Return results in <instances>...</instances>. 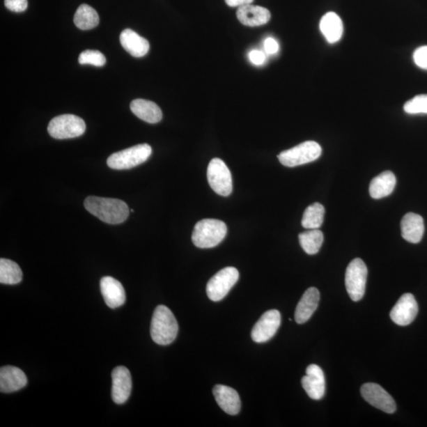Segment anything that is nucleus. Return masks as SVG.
<instances>
[{
	"instance_id": "nucleus-1",
	"label": "nucleus",
	"mask_w": 427,
	"mask_h": 427,
	"mask_svg": "<svg viewBox=\"0 0 427 427\" xmlns=\"http://www.w3.org/2000/svg\"><path fill=\"white\" fill-rule=\"evenodd\" d=\"M85 208L93 215L109 224H120L130 215L127 203L118 199L89 196L84 202Z\"/></svg>"
},
{
	"instance_id": "nucleus-2",
	"label": "nucleus",
	"mask_w": 427,
	"mask_h": 427,
	"mask_svg": "<svg viewBox=\"0 0 427 427\" xmlns=\"http://www.w3.org/2000/svg\"><path fill=\"white\" fill-rule=\"evenodd\" d=\"M178 324L171 310L165 306H157L152 318L150 335L157 344L166 346L172 343L178 334Z\"/></svg>"
},
{
	"instance_id": "nucleus-3",
	"label": "nucleus",
	"mask_w": 427,
	"mask_h": 427,
	"mask_svg": "<svg viewBox=\"0 0 427 427\" xmlns=\"http://www.w3.org/2000/svg\"><path fill=\"white\" fill-rule=\"evenodd\" d=\"M225 222L212 219L198 222L193 230L192 240L196 247L210 249L217 247L226 236Z\"/></svg>"
},
{
	"instance_id": "nucleus-4",
	"label": "nucleus",
	"mask_w": 427,
	"mask_h": 427,
	"mask_svg": "<svg viewBox=\"0 0 427 427\" xmlns=\"http://www.w3.org/2000/svg\"><path fill=\"white\" fill-rule=\"evenodd\" d=\"M152 153V148L147 143L116 152L109 157L107 165L114 169H130L141 165L147 161Z\"/></svg>"
},
{
	"instance_id": "nucleus-5",
	"label": "nucleus",
	"mask_w": 427,
	"mask_h": 427,
	"mask_svg": "<svg viewBox=\"0 0 427 427\" xmlns=\"http://www.w3.org/2000/svg\"><path fill=\"white\" fill-rule=\"evenodd\" d=\"M321 154L323 148L317 142L306 141L281 152L278 159L284 166L295 167L318 160Z\"/></svg>"
},
{
	"instance_id": "nucleus-6",
	"label": "nucleus",
	"mask_w": 427,
	"mask_h": 427,
	"mask_svg": "<svg viewBox=\"0 0 427 427\" xmlns=\"http://www.w3.org/2000/svg\"><path fill=\"white\" fill-rule=\"evenodd\" d=\"M86 127L84 121L79 116L65 114L52 119L48 126V132L52 138L66 139L81 137L84 134Z\"/></svg>"
},
{
	"instance_id": "nucleus-7",
	"label": "nucleus",
	"mask_w": 427,
	"mask_h": 427,
	"mask_svg": "<svg viewBox=\"0 0 427 427\" xmlns=\"http://www.w3.org/2000/svg\"><path fill=\"white\" fill-rule=\"evenodd\" d=\"M367 267L360 258L350 263L345 274V285L352 300L359 302L364 297L367 281Z\"/></svg>"
},
{
	"instance_id": "nucleus-8",
	"label": "nucleus",
	"mask_w": 427,
	"mask_h": 427,
	"mask_svg": "<svg viewBox=\"0 0 427 427\" xmlns=\"http://www.w3.org/2000/svg\"><path fill=\"white\" fill-rule=\"evenodd\" d=\"M239 279L238 269L227 267L222 269L209 280L207 285V295L210 300L219 302L229 293Z\"/></svg>"
},
{
	"instance_id": "nucleus-9",
	"label": "nucleus",
	"mask_w": 427,
	"mask_h": 427,
	"mask_svg": "<svg viewBox=\"0 0 427 427\" xmlns=\"http://www.w3.org/2000/svg\"><path fill=\"white\" fill-rule=\"evenodd\" d=\"M208 180L210 188L222 196H230L233 192L232 175L226 163L220 159H213L208 168Z\"/></svg>"
},
{
	"instance_id": "nucleus-10",
	"label": "nucleus",
	"mask_w": 427,
	"mask_h": 427,
	"mask_svg": "<svg viewBox=\"0 0 427 427\" xmlns=\"http://www.w3.org/2000/svg\"><path fill=\"white\" fill-rule=\"evenodd\" d=\"M361 394L366 402L379 410L388 414H393L396 410L394 398L381 385L375 383L362 385Z\"/></svg>"
},
{
	"instance_id": "nucleus-11",
	"label": "nucleus",
	"mask_w": 427,
	"mask_h": 427,
	"mask_svg": "<svg viewBox=\"0 0 427 427\" xmlns=\"http://www.w3.org/2000/svg\"><path fill=\"white\" fill-rule=\"evenodd\" d=\"M280 325L281 314L278 310H268L254 325L251 332V339L258 343L270 341L277 334Z\"/></svg>"
},
{
	"instance_id": "nucleus-12",
	"label": "nucleus",
	"mask_w": 427,
	"mask_h": 427,
	"mask_svg": "<svg viewBox=\"0 0 427 427\" xmlns=\"http://www.w3.org/2000/svg\"><path fill=\"white\" fill-rule=\"evenodd\" d=\"M419 312V306L413 295H403L396 305L391 309L390 318L394 323L400 326H407L413 323Z\"/></svg>"
},
{
	"instance_id": "nucleus-13",
	"label": "nucleus",
	"mask_w": 427,
	"mask_h": 427,
	"mask_svg": "<svg viewBox=\"0 0 427 427\" xmlns=\"http://www.w3.org/2000/svg\"><path fill=\"white\" fill-rule=\"evenodd\" d=\"M302 385L311 399H323L325 394V378L323 368L318 365H309L306 368V375L302 379Z\"/></svg>"
},
{
	"instance_id": "nucleus-14",
	"label": "nucleus",
	"mask_w": 427,
	"mask_h": 427,
	"mask_svg": "<svg viewBox=\"0 0 427 427\" xmlns=\"http://www.w3.org/2000/svg\"><path fill=\"white\" fill-rule=\"evenodd\" d=\"M112 379L113 401L118 405H123L131 395L132 387L131 373L125 366H118L112 373Z\"/></svg>"
},
{
	"instance_id": "nucleus-15",
	"label": "nucleus",
	"mask_w": 427,
	"mask_h": 427,
	"mask_svg": "<svg viewBox=\"0 0 427 427\" xmlns=\"http://www.w3.org/2000/svg\"><path fill=\"white\" fill-rule=\"evenodd\" d=\"M100 288L104 300L109 308L116 309L124 305L126 301L125 290L118 280L110 277H103Z\"/></svg>"
},
{
	"instance_id": "nucleus-16",
	"label": "nucleus",
	"mask_w": 427,
	"mask_h": 427,
	"mask_svg": "<svg viewBox=\"0 0 427 427\" xmlns=\"http://www.w3.org/2000/svg\"><path fill=\"white\" fill-rule=\"evenodd\" d=\"M27 378L20 368L11 366H3L0 370V391L3 394L14 393L24 388Z\"/></svg>"
},
{
	"instance_id": "nucleus-17",
	"label": "nucleus",
	"mask_w": 427,
	"mask_h": 427,
	"mask_svg": "<svg viewBox=\"0 0 427 427\" xmlns=\"http://www.w3.org/2000/svg\"><path fill=\"white\" fill-rule=\"evenodd\" d=\"M237 17L242 24L255 27L267 24L271 20V13L267 8L249 4L238 8Z\"/></svg>"
},
{
	"instance_id": "nucleus-18",
	"label": "nucleus",
	"mask_w": 427,
	"mask_h": 427,
	"mask_svg": "<svg viewBox=\"0 0 427 427\" xmlns=\"http://www.w3.org/2000/svg\"><path fill=\"white\" fill-rule=\"evenodd\" d=\"M213 394L216 402L226 413L235 415L241 410V400L236 390L217 385L213 389Z\"/></svg>"
},
{
	"instance_id": "nucleus-19",
	"label": "nucleus",
	"mask_w": 427,
	"mask_h": 427,
	"mask_svg": "<svg viewBox=\"0 0 427 427\" xmlns=\"http://www.w3.org/2000/svg\"><path fill=\"white\" fill-rule=\"evenodd\" d=\"M320 292L316 288H310L302 295L296 307L295 317L297 324L308 321L318 307Z\"/></svg>"
},
{
	"instance_id": "nucleus-20",
	"label": "nucleus",
	"mask_w": 427,
	"mask_h": 427,
	"mask_svg": "<svg viewBox=\"0 0 427 427\" xmlns=\"http://www.w3.org/2000/svg\"><path fill=\"white\" fill-rule=\"evenodd\" d=\"M401 235L407 242L417 244L424 235V221L422 216L414 213H407L403 216L401 224Z\"/></svg>"
},
{
	"instance_id": "nucleus-21",
	"label": "nucleus",
	"mask_w": 427,
	"mask_h": 427,
	"mask_svg": "<svg viewBox=\"0 0 427 427\" xmlns=\"http://www.w3.org/2000/svg\"><path fill=\"white\" fill-rule=\"evenodd\" d=\"M120 40L123 48L134 57H143L147 55L150 50L148 40L139 36L131 29H126L121 33Z\"/></svg>"
},
{
	"instance_id": "nucleus-22",
	"label": "nucleus",
	"mask_w": 427,
	"mask_h": 427,
	"mask_svg": "<svg viewBox=\"0 0 427 427\" xmlns=\"http://www.w3.org/2000/svg\"><path fill=\"white\" fill-rule=\"evenodd\" d=\"M132 112L139 119L150 124H156L162 119V112L159 105L145 99H136L130 104Z\"/></svg>"
},
{
	"instance_id": "nucleus-23",
	"label": "nucleus",
	"mask_w": 427,
	"mask_h": 427,
	"mask_svg": "<svg viewBox=\"0 0 427 427\" xmlns=\"http://www.w3.org/2000/svg\"><path fill=\"white\" fill-rule=\"evenodd\" d=\"M320 30L323 33L327 42L336 43L343 36V22L336 13H327L320 20Z\"/></svg>"
},
{
	"instance_id": "nucleus-24",
	"label": "nucleus",
	"mask_w": 427,
	"mask_h": 427,
	"mask_svg": "<svg viewBox=\"0 0 427 427\" xmlns=\"http://www.w3.org/2000/svg\"><path fill=\"white\" fill-rule=\"evenodd\" d=\"M396 178L393 172L385 171L374 178L370 185V195L375 200L388 196L394 192Z\"/></svg>"
},
{
	"instance_id": "nucleus-25",
	"label": "nucleus",
	"mask_w": 427,
	"mask_h": 427,
	"mask_svg": "<svg viewBox=\"0 0 427 427\" xmlns=\"http://www.w3.org/2000/svg\"><path fill=\"white\" fill-rule=\"evenodd\" d=\"M74 22L81 31H89L99 24V15L97 11L87 4H81L76 10Z\"/></svg>"
},
{
	"instance_id": "nucleus-26",
	"label": "nucleus",
	"mask_w": 427,
	"mask_h": 427,
	"mask_svg": "<svg viewBox=\"0 0 427 427\" xmlns=\"http://www.w3.org/2000/svg\"><path fill=\"white\" fill-rule=\"evenodd\" d=\"M298 238L302 248L309 255L317 254L324 242L323 233L319 229L301 233Z\"/></svg>"
},
{
	"instance_id": "nucleus-27",
	"label": "nucleus",
	"mask_w": 427,
	"mask_h": 427,
	"mask_svg": "<svg viewBox=\"0 0 427 427\" xmlns=\"http://www.w3.org/2000/svg\"><path fill=\"white\" fill-rule=\"evenodd\" d=\"M325 210L323 204L314 203L303 214L302 225L305 229H319L323 226Z\"/></svg>"
},
{
	"instance_id": "nucleus-28",
	"label": "nucleus",
	"mask_w": 427,
	"mask_h": 427,
	"mask_svg": "<svg viewBox=\"0 0 427 427\" xmlns=\"http://www.w3.org/2000/svg\"><path fill=\"white\" fill-rule=\"evenodd\" d=\"M22 272L15 262L2 258L0 260V283L15 285L22 280Z\"/></svg>"
},
{
	"instance_id": "nucleus-29",
	"label": "nucleus",
	"mask_w": 427,
	"mask_h": 427,
	"mask_svg": "<svg viewBox=\"0 0 427 427\" xmlns=\"http://www.w3.org/2000/svg\"><path fill=\"white\" fill-rule=\"evenodd\" d=\"M79 63L81 65L91 64L95 67H103L107 63L104 56L97 50H86L79 55Z\"/></svg>"
},
{
	"instance_id": "nucleus-30",
	"label": "nucleus",
	"mask_w": 427,
	"mask_h": 427,
	"mask_svg": "<svg viewBox=\"0 0 427 427\" xmlns=\"http://www.w3.org/2000/svg\"><path fill=\"white\" fill-rule=\"evenodd\" d=\"M408 114H427V95L415 96L403 107Z\"/></svg>"
},
{
	"instance_id": "nucleus-31",
	"label": "nucleus",
	"mask_w": 427,
	"mask_h": 427,
	"mask_svg": "<svg viewBox=\"0 0 427 427\" xmlns=\"http://www.w3.org/2000/svg\"><path fill=\"white\" fill-rule=\"evenodd\" d=\"M413 59L419 68L427 70V46L419 47L415 50Z\"/></svg>"
},
{
	"instance_id": "nucleus-32",
	"label": "nucleus",
	"mask_w": 427,
	"mask_h": 427,
	"mask_svg": "<svg viewBox=\"0 0 427 427\" xmlns=\"http://www.w3.org/2000/svg\"><path fill=\"white\" fill-rule=\"evenodd\" d=\"M5 7L13 13H20L28 8L27 0H5Z\"/></svg>"
},
{
	"instance_id": "nucleus-33",
	"label": "nucleus",
	"mask_w": 427,
	"mask_h": 427,
	"mask_svg": "<svg viewBox=\"0 0 427 427\" xmlns=\"http://www.w3.org/2000/svg\"><path fill=\"white\" fill-rule=\"evenodd\" d=\"M266 56L264 52L260 50H253L250 52L249 60L255 65H262L265 62Z\"/></svg>"
},
{
	"instance_id": "nucleus-34",
	"label": "nucleus",
	"mask_w": 427,
	"mask_h": 427,
	"mask_svg": "<svg viewBox=\"0 0 427 427\" xmlns=\"http://www.w3.org/2000/svg\"><path fill=\"white\" fill-rule=\"evenodd\" d=\"M265 50L266 54L273 55L277 54L279 49V43L272 38H268L265 42Z\"/></svg>"
},
{
	"instance_id": "nucleus-35",
	"label": "nucleus",
	"mask_w": 427,
	"mask_h": 427,
	"mask_svg": "<svg viewBox=\"0 0 427 427\" xmlns=\"http://www.w3.org/2000/svg\"><path fill=\"white\" fill-rule=\"evenodd\" d=\"M254 1V0H225L226 3L232 8H241L242 6L251 4Z\"/></svg>"
}]
</instances>
